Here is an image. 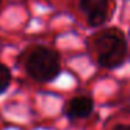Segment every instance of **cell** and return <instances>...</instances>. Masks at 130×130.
<instances>
[{"label": "cell", "mask_w": 130, "mask_h": 130, "mask_svg": "<svg viewBox=\"0 0 130 130\" xmlns=\"http://www.w3.org/2000/svg\"><path fill=\"white\" fill-rule=\"evenodd\" d=\"M94 51L96 63L104 69H118L124 63L127 56V42L124 35L116 28L101 31L94 38Z\"/></svg>", "instance_id": "cell-1"}, {"label": "cell", "mask_w": 130, "mask_h": 130, "mask_svg": "<svg viewBox=\"0 0 130 130\" xmlns=\"http://www.w3.org/2000/svg\"><path fill=\"white\" fill-rule=\"evenodd\" d=\"M25 71L38 83H51L59 77L62 71L60 55L48 46H35L31 49L25 60Z\"/></svg>", "instance_id": "cell-2"}, {"label": "cell", "mask_w": 130, "mask_h": 130, "mask_svg": "<svg viewBox=\"0 0 130 130\" xmlns=\"http://www.w3.org/2000/svg\"><path fill=\"white\" fill-rule=\"evenodd\" d=\"M78 6L87 15V24L90 27L96 28L106 23L109 0H80Z\"/></svg>", "instance_id": "cell-3"}, {"label": "cell", "mask_w": 130, "mask_h": 130, "mask_svg": "<svg viewBox=\"0 0 130 130\" xmlns=\"http://www.w3.org/2000/svg\"><path fill=\"white\" fill-rule=\"evenodd\" d=\"M92 112H94V101L91 96H87V95H80L71 98L64 108L66 116L71 120L85 119Z\"/></svg>", "instance_id": "cell-4"}, {"label": "cell", "mask_w": 130, "mask_h": 130, "mask_svg": "<svg viewBox=\"0 0 130 130\" xmlns=\"http://www.w3.org/2000/svg\"><path fill=\"white\" fill-rule=\"evenodd\" d=\"M10 81H11V73H10V69L6 64L0 63V94L4 92V91L9 88Z\"/></svg>", "instance_id": "cell-5"}, {"label": "cell", "mask_w": 130, "mask_h": 130, "mask_svg": "<svg viewBox=\"0 0 130 130\" xmlns=\"http://www.w3.org/2000/svg\"><path fill=\"white\" fill-rule=\"evenodd\" d=\"M113 130H130V124H116Z\"/></svg>", "instance_id": "cell-6"}, {"label": "cell", "mask_w": 130, "mask_h": 130, "mask_svg": "<svg viewBox=\"0 0 130 130\" xmlns=\"http://www.w3.org/2000/svg\"><path fill=\"white\" fill-rule=\"evenodd\" d=\"M123 110H124L126 113H130V99L127 101V104H126V106L123 108Z\"/></svg>", "instance_id": "cell-7"}, {"label": "cell", "mask_w": 130, "mask_h": 130, "mask_svg": "<svg viewBox=\"0 0 130 130\" xmlns=\"http://www.w3.org/2000/svg\"><path fill=\"white\" fill-rule=\"evenodd\" d=\"M0 3H2V0H0Z\"/></svg>", "instance_id": "cell-8"}]
</instances>
